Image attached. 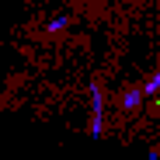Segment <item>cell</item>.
Masks as SVG:
<instances>
[{"mask_svg":"<svg viewBox=\"0 0 160 160\" xmlns=\"http://www.w3.org/2000/svg\"><path fill=\"white\" fill-rule=\"evenodd\" d=\"M91 101H94V125H91V132L101 136V87H98V84L91 87Z\"/></svg>","mask_w":160,"mask_h":160,"instance_id":"cell-1","label":"cell"},{"mask_svg":"<svg viewBox=\"0 0 160 160\" xmlns=\"http://www.w3.org/2000/svg\"><path fill=\"white\" fill-rule=\"evenodd\" d=\"M139 101H143V87H132V91H125V98H122V104H125L129 112H136Z\"/></svg>","mask_w":160,"mask_h":160,"instance_id":"cell-2","label":"cell"},{"mask_svg":"<svg viewBox=\"0 0 160 160\" xmlns=\"http://www.w3.org/2000/svg\"><path fill=\"white\" fill-rule=\"evenodd\" d=\"M160 91V59H157V73L146 80V87H143V94H157Z\"/></svg>","mask_w":160,"mask_h":160,"instance_id":"cell-3","label":"cell"},{"mask_svg":"<svg viewBox=\"0 0 160 160\" xmlns=\"http://www.w3.org/2000/svg\"><path fill=\"white\" fill-rule=\"evenodd\" d=\"M70 21H73V18H66V14H63V18H56V21H52V24H49V32H63V28H66V24H70Z\"/></svg>","mask_w":160,"mask_h":160,"instance_id":"cell-4","label":"cell"}]
</instances>
